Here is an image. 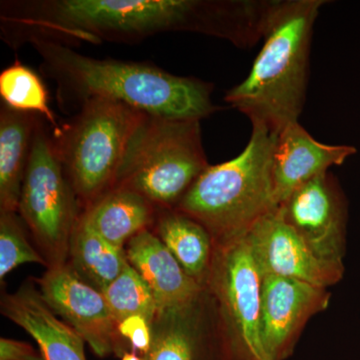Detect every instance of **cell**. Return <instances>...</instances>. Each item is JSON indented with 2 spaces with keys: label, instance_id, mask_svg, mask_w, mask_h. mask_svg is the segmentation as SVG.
<instances>
[{
  "label": "cell",
  "instance_id": "7c38bea8",
  "mask_svg": "<svg viewBox=\"0 0 360 360\" xmlns=\"http://www.w3.org/2000/svg\"><path fill=\"white\" fill-rule=\"evenodd\" d=\"M328 288L276 276H264L262 340L269 360H286L295 352L303 328L328 309Z\"/></svg>",
  "mask_w": 360,
  "mask_h": 360
},
{
  "label": "cell",
  "instance_id": "277c9868",
  "mask_svg": "<svg viewBox=\"0 0 360 360\" xmlns=\"http://www.w3.org/2000/svg\"><path fill=\"white\" fill-rule=\"evenodd\" d=\"M251 127L243 150L206 168L174 208L205 226L214 243L245 236L278 207L272 179L277 134L262 125Z\"/></svg>",
  "mask_w": 360,
  "mask_h": 360
},
{
  "label": "cell",
  "instance_id": "9c48e42d",
  "mask_svg": "<svg viewBox=\"0 0 360 360\" xmlns=\"http://www.w3.org/2000/svg\"><path fill=\"white\" fill-rule=\"evenodd\" d=\"M35 281L54 314L63 317L97 356L122 357L129 352L103 293L84 281L70 264L49 269Z\"/></svg>",
  "mask_w": 360,
  "mask_h": 360
},
{
  "label": "cell",
  "instance_id": "7402d4cb",
  "mask_svg": "<svg viewBox=\"0 0 360 360\" xmlns=\"http://www.w3.org/2000/svg\"><path fill=\"white\" fill-rule=\"evenodd\" d=\"M103 293L117 324L132 315H141L153 323L158 311L155 296L129 262Z\"/></svg>",
  "mask_w": 360,
  "mask_h": 360
},
{
  "label": "cell",
  "instance_id": "44dd1931",
  "mask_svg": "<svg viewBox=\"0 0 360 360\" xmlns=\"http://www.w3.org/2000/svg\"><path fill=\"white\" fill-rule=\"evenodd\" d=\"M0 96L13 110L35 113L45 118L56 131L60 125L49 105V94L44 82L32 70L15 61L0 73Z\"/></svg>",
  "mask_w": 360,
  "mask_h": 360
},
{
  "label": "cell",
  "instance_id": "d6986e66",
  "mask_svg": "<svg viewBox=\"0 0 360 360\" xmlns=\"http://www.w3.org/2000/svg\"><path fill=\"white\" fill-rule=\"evenodd\" d=\"M155 224L158 238L184 271L203 286L213 253L207 229L176 210H158Z\"/></svg>",
  "mask_w": 360,
  "mask_h": 360
},
{
  "label": "cell",
  "instance_id": "4fadbf2b",
  "mask_svg": "<svg viewBox=\"0 0 360 360\" xmlns=\"http://www.w3.org/2000/svg\"><path fill=\"white\" fill-rule=\"evenodd\" d=\"M246 238L264 276L288 277L324 288L342 279L345 269L319 259L278 207L258 220Z\"/></svg>",
  "mask_w": 360,
  "mask_h": 360
},
{
  "label": "cell",
  "instance_id": "8fae6325",
  "mask_svg": "<svg viewBox=\"0 0 360 360\" xmlns=\"http://www.w3.org/2000/svg\"><path fill=\"white\" fill-rule=\"evenodd\" d=\"M151 331L146 360H231L205 288L191 302L158 310Z\"/></svg>",
  "mask_w": 360,
  "mask_h": 360
},
{
  "label": "cell",
  "instance_id": "3957f363",
  "mask_svg": "<svg viewBox=\"0 0 360 360\" xmlns=\"http://www.w3.org/2000/svg\"><path fill=\"white\" fill-rule=\"evenodd\" d=\"M324 0H278L250 73L225 103L278 134L298 122L307 99L310 47Z\"/></svg>",
  "mask_w": 360,
  "mask_h": 360
},
{
  "label": "cell",
  "instance_id": "6da1fadb",
  "mask_svg": "<svg viewBox=\"0 0 360 360\" xmlns=\"http://www.w3.org/2000/svg\"><path fill=\"white\" fill-rule=\"evenodd\" d=\"M0 21L11 45L32 39L136 44L165 32L217 37L224 13L219 0H25L2 2Z\"/></svg>",
  "mask_w": 360,
  "mask_h": 360
},
{
  "label": "cell",
  "instance_id": "30bf717a",
  "mask_svg": "<svg viewBox=\"0 0 360 360\" xmlns=\"http://www.w3.org/2000/svg\"><path fill=\"white\" fill-rule=\"evenodd\" d=\"M278 210L319 259L345 269L347 203L333 174L324 172L305 182Z\"/></svg>",
  "mask_w": 360,
  "mask_h": 360
},
{
  "label": "cell",
  "instance_id": "5b68a950",
  "mask_svg": "<svg viewBox=\"0 0 360 360\" xmlns=\"http://www.w3.org/2000/svg\"><path fill=\"white\" fill-rule=\"evenodd\" d=\"M210 165L200 120L146 115L130 139L115 187L134 189L158 210H174Z\"/></svg>",
  "mask_w": 360,
  "mask_h": 360
},
{
  "label": "cell",
  "instance_id": "7a4b0ae2",
  "mask_svg": "<svg viewBox=\"0 0 360 360\" xmlns=\"http://www.w3.org/2000/svg\"><path fill=\"white\" fill-rule=\"evenodd\" d=\"M28 42L41 58L42 72L56 82L63 110L77 111L90 99L103 98L170 120H201L219 110L212 101V84L198 78L149 63L89 58L54 40Z\"/></svg>",
  "mask_w": 360,
  "mask_h": 360
},
{
  "label": "cell",
  "instance_id": "ffe728a7",
  "mask_svg": "<svg viewBox=\"0 0 360 360\" xmlns=\"http://www.w3.org/2000/svg\"><path fill=\"white\" fill-rule=\"evenodd\" d=\"M70 265L84 281L101 292L129 264L125 250H120L99 236L80 214L70 246Z\"/></svg>",
  "mask_w": 360,
  "mask_h": 360
},
{
  "label": "cell",
  "instance_id": "5bb4252c",
  "mask_svg": "<svg viewBox=\"0 0 360 360\" xmlns=\"http://www.w3.org/2000/svg\"><path fill=\"white\" fill-rule=\"evenodd\" d=\"M356 153L350 146H333L314 139L300 122L276 136L272 153V179L277 206L305 182L340 167Z\"/></svg>",
  "mask_w": 360,
  "mask_h": 360
},
{
  "label": "cell",
  "instance_id": "2e32d148",
  "mask_svg": "<svg viewBox=\"0 0 360 360\" xmlns=\"http://www.w3.org/2000/svg\"><path fill=\"white\" fill-rule=\"evenodd\" d=\"M127 245V260L153 291L158 310L191 302L205 290L184 271L155 232L144 229Z\"/></svg>",
  "mask_w": 360,
  "mask_h": 360
},
{
  "label": "cell",
  "instance_id": "d4e9b609",
  "mask_svg": "<svg viewBox=\"0 0 360 360\" xmlns=\"http://www.w3.org/2000/svg\"><path fill=\"white\" fill-rule=\"evenodd\" d=\"M0 360H45L40 350L25 341L0 338Z\"/></svg>",
  "mask_w": 360,
  "mask_h": 360
},
{
  "label": "cell",
  "instance_id": "8992f818",
  "mask_svg": "<svg viewBox=\"0 0 360 360\" xmlns=\"http://www.w3.org/2000/svg\"><path fill=\"white\" fill-rule=\"evenodd\" d=\"M146 115L117 101L90 99L52 131L59 160L84 210L115 187L130 139Z\"/></svg>",
  "mask_w": 360,
  "mask_h": 360
},
{
  "label": "cell",
  "instance_id": "cb8c5ba5",
  "mask_svg": "<svg viewBox=\"0 0 360 360\" xmlns=\"http://www.w3.org/2000/svg\"><path fill=\"white\" fill-rule=\"evenodd\" d=\"M118 333L125 341H129L134 352L146 357L153 342L151 322L141 315H132L118 323Z\"/></svg>",
  "mask_w": 360,
  "mask_h": 360
},
{
  "label": "cell",
  "instance_id": "ba28073f",
  "mask_svg": "<svg viewBox=\"0 0 360 360\" xmlns=\"http://www.w3.org/2000/svg\"><path fill=\"white\" fill-rule=\"evenodd\" d=\"M80 203L66 176L52 134L40 118L26 167L18 212L32 232L47 269L63 266L70 257L71 236Z\"/></svg>",
  "mask_w": 360,
  "mask_h": 360
},
{
  "label": "cell",
  "instance_id": "484cf974",
  "mask_svg": "<svg viewBox=\"0 0 360 360\" xmlns=\"http://www.w3.org/2000/svg\"><path fill=\"white\" fill-rule=\"evenodd\" d=\"M122 360H146L143 356H139L135 352H127L122 357Z\"/></svg>",
  "mask_w": 360,
  "mask_h": 360
},
{
  "label": "cell",
  "instance_id": "e0dca14e",
  "mask_svg": "<svg viewBox=\"0 0 360 360\" xmlns=\"http://www.w3.org/2000/svg\"><path fill=\"white\" fill-rule=\"evenodd\" d=\"M158 207L129 187L115 186L85 208L82 217L99 236L120 250L155 224Z\"/></svg>",
  "mask_w": 360,
  "mask_h": 360
},
{
  "label": "cell",
  "instance_id": "52a82bcc",
  "mask_svg": "<svg viewBox=\"0 0 360 360\" xmlns=\"http://www.w3.org/2000/svg\"><path fill=\"white\" fill-rule=\"evenodd\" d=\"M264 274L245 236L214 243L203 286L231 360H269L262 340Z\"/></svg>",
  "mask_w": 360,
  "mask_h": 360
},
{
  "label": "cell",
  "instance_id": "603a6c76",
  "mask_svg": "<svg viewBox=\"0 0 360 360\" xmlns=\"http://www.w3.org/2000/svg\"><path fill=\"white\" fill-rule=\"evenodd\" d=\"M25 264L47 266L41 253L28 243L18 212H0V279Z\"/></svg>",
  "mask_w": 360,
  "mask_h": 360
},
{
  "label": "cell",
  "instance_id": "ac0fdd59",
  "mask_svg": "<svg viewBox=\"0 0 360 360\" xmlns=\"http://www.w3.org/2000/svg\"><path fill=\"white\" fill-rule=\"evenodd\" d=\"M40 117L1 106L0 110V212H18L26 167Z\"/></svg>",
  "mask_w": 360,
  "mask_h": 360
},
{
  "label": "cell",
  "instance_id": "9a60e30c",
  "mask_svg": "<svg viewBox=\"0 0 360 360\" xmlns=\"http://www.w3.org/2000/svg\"><path fill=\"white\" fill-rule=\"evenodd\" d=\"M1 314L32 335L45 360H86L84 340L49 307L32 281L4 293Z\"/></svg>",
  "mask_w": 360,
  "mask_h": 360
}]
</instances>
